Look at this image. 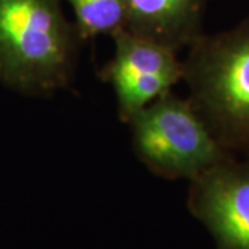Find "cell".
<instances>
[{
  "label": "cell",
  "mask_w": 249,
  "mask_h": 249,
  "mask_svg": "<svg viewBox=\"0 0 249 249\" xmlns=\"http://www.w3.org/2000/svg\"><path fill=\"white\" fill-rule=\"evenodd\" d=\"M62 0H0V83L50 97L75 79L82 40Z\"/></svg>",
  "instance_id": "cell-1"
},
{
  "label": "cell",
  "mask_w": 249,
  "mask_h": 249,
  "mask_svg": "<svg viewBox=\"0 0 249 249\" xmlns=\"http://www.w3.org/2000/svg\"><path fill=\"white\" fill-rule=\"evenodd\" d=\"M187 49V98L224 150L249 157V17Z\"/></svg>",
  "instance_id": "cell-2"
},
{
  "label": "cell",
  "mask_w": 249,
  "mask_h": 249,
  "mask_svg": "<svg viewBox=\"0 0 249 249\" xmlns=\"http://www.w3.org/2000/svg\"><path fill=\"white\" fill-rule=\"evenodd\" d=\"M133 151L150 172L168 180H194L235 157L214 139L188 98L168 91L129 122Z\"/></svg>",
  "instance_id": "cell-3"
},
{
  "label": "cell",
  "mask_w": 249,
  "mask_h": 249,
  "mask_svg": "<svg viewBox=\"0 0 249 249\" xmlns=\"http://www.w3.org/2000/svg\"><path fill=\"white\" fill-rule=\"evenodd\" d=\"M112 39L114 55L101 67L98 78L112 88L118 116L127 124L183 80V61L176 52L127 29L118 32Z\"/></svg>",
  "instance_id": "cell-4"
},
{
  "label": "cell",
  "mask_w": 249,
  "mask_h": 249,
  "mask_svg": "<svg viewBox=\"0 0 249 249\" xmlns=\"http://www.w3.org/2000/svg\"><path fill=\"white\" fill-rule=\"evenodd\" d=\"M190 183L188 209L217 249H249V157L223 160Z\"/></svg>",
  "instance_id": "cell-5"
},
{
  "label": "cell",
  "mask_w": 249,
  "mask_h": 249,
  "mask_svg": "<svg viewBox=\"0 0 249 249\" xmlns=\"http://www.w3.org/2000/svg\"><path fill=\"white\" fill-rule=\"evenodd\" d=\"M126 29L178 53L202 34L206 0H124Z\"/></svg>",
  "instance_id": "cell-6"
},
{
  "label": "cell",
  "mask_w": 249,
  "mask_h": 249,
  "mask_svg": "<svg viewBox=\"0 0 249 249\" xmlns=\"http://www.w3.org/2000/svg\"><path fill=\"white\" fill-rule=\"evenodd\" d=\"M73 11V27L82 42L112 36L127 27L124 0H62Z\"/></svg>",
  "instance_id": "cell-7"
}]
</instances>
